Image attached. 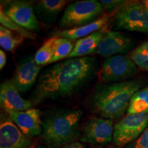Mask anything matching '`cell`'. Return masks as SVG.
Here are the masks:
<instances>
[{
    "instance_id": "6da1fadb",
    "label": "cell",
    "mask_w": 148,
    "mask_h": 148,
    "mask_svg": "<svg viewBox=\"0 0 148 148\" xmlns=\"http://www.w3.org/2000/svg\"><path fill=\"white\" fill-rule=\"evenodd\" d=\"M97 71L98 62L93 57L60 61L40 73L29 100L35 106L75 95L91 82Z\"/></svg>"
},
{
    "instance_id": "7a4b0ae2",
    "label": "cell",
    "mask_w": 148,
    "mask_h": 148,
    "mask_svg": "<svg viewBox=\"0 0 148 148\" xmlns=\"http://www.w3.org/2000/svg\"><path fill=\"white\" fill-rule=\"evenodd\" d=\"M144 84V81L138 79L99 84L90 95L89 107L101 117L112 120L119 119L127 110L133 95Z\"/></svg>"
},
{
    "instance_id": "3957f363",
    "label": "cell",
    "mask_w": 148,
    "mask_h": 148,
    "mask_svg": "<svg viewBox=\"0 0 148 148\" xmlns=\"http://www.w3.org/2000/svg\"><path fill=\"white\" fill-rule=\"evenodd\" d=\"M83 112L79 109L58 108L42 120V136L47 146L57 148L75 142L80 136L78 127Z\"/></svg>"
},
{
    "instance_id": "277c9868",
    "label": "cell",
    "mask_w": 148,
    "mask_h": 148,
    "mask_svg": "<svg viewBox=\"0 0 148 148\" xmlns=\"http://www.w3.org/2000/svg\"><path fill=\"white\" fill-rule=\"evenodd\" d=\"M103 12L100 1L96 0L75 1L64 9L59 21V26L66 29L84 26L96 21Z\"/></svg>"
},
{
    "instance_id": "5b68a950",
    "label": "cell",
    "mask_w": 148,
    "mask_h": 148,
    "mask_svg": "<svg viewBox=\"0 0 148 148\" xmlns=\"http://www.w3.org/2000/svg\"><path fill=\"white\" fill-rule=\"evenodd\" d=\"M114 24L116 29L148 34V9L142 1H127L116 10Z\"/></svg>"
},
{
    "instance_id": "8992f818",
    "label": "cell",
    "mask_w": 148,
    "mask_h": 148,
    "mask_svg": "<svg viewBox=\"0 0 148 148\" xmlns=\"http://www.w3.org/2000/svg\"><path fill=\"white\" fill-rule=\"evenodd\" d=\"M138 66L129 56L116 55L103 61L99 72L101 84H112L130 80L136 75Z\"/></svg>"
},
{
    "instance_id": "52a82bcc",
    "label": "cell",
    "mask_w": 148,
    "mask_h": 148,
    "mask_svg": "<svg viewBox=\"0 0 148 148\" xmlns=\"http://www.w3.org/2000/svg\"><path fill=\"white\" fill-rule=\"evenodd\" d=\"M148 125V112L127 114L114 125L113 143L124 146L132 143L140 136Z\"/></svg>"
},
{
    "instance_id": "ba28073f",
    "label": "cell",
    "mask_w": 148,
    "mask_h": 148,
    "mask_svg": "<svg viewBox=\"0 0 148 148\" xmlns=\"http://www.w3.org/2000/svg\"><path fill=\"white\" fill-rule=\"evenodd\" d=\"M114 126L112 119L92 117L83 127L80 140L82 143L101 145L110 143L113 139Z\"/></svg>"
},
{
    "instance_id": "9c48e42d",
    "label": "cell",
    "mask_w": 148,
    "mask_h": 148,
    "mask_svg": "<svg viewBox=\"0 0 148 148\" xmlns=\"http://www.w3.org/2000/svg\"><path fill=\"white\" fill-rule=\"evenodd\" d=\"M1 8L3 9L2 7ZM4 13L20 26L30 31H38L40 25L30 1H12L3 9Z\"/></svg>"
},
{
    "instance_id": "30bf717a",
    "label": "cell",
    "mask_w": 148,
    "mask_h": 148,
    "mask_svg": "<svg viewBox=\"0 0 148 148\" xmlns=\"http://www.w3.org/2000/svg\"><path fill=\"white\" fill-rule=\"evenodd\" d=\"M134 45V40L130 35L119 31H109L99 43L96 53L106 58L116 55H124Z\"/></svg>"
},
{
    "instance_id": "8fae6325",
    "label": "cell",
    "mask_w": 148,
    "mask_h": 148,
    "mask_svg": "<svg viewBox=\"0 0 148 148\" xmlns=\"http://www.w3.org/2000/svg\"><path fill=\"white\" fill-rule=\"evenodd\" d=\"M42 66L35 62L34 56H30L18 62L12 79L21 93H25L34 86L39 76Z\"/></svg>"
},
{
    "instance_id": "7c38bea8",
    "label": "cell",
    "mask_w": 148,
    "mask_h": 148,
    "mask_svg": "<svg viewBox=\"0 0 148 148\" xmlns=\"http://www.w3.org/2000/svg\"><path fill=\"white\" fill-rule=\"evenodd\" d=\"M32 142L10 118L1 115L0 148H31Z\"/></svg>"
},
{
    "instance_id": "4fadbf2b",
    "label": "cell",
    "mask_w": 148,
    "mask_h": 148,
    "mask_svg": "<svg viewBox=\"0 0 148 148\" xmlns=\"http://www.w3.org/2000/svg\"><path fill=\"white\" fill-rule=\"evenodd\" d=\"M0 104L7 113L27 110L34 106L29 99H25L21 97L20 92L11 79L1 83L0 87Z\"/></svg>"
},
{
    "instance_id": "5bb4252c",
    "label": "cell",
    "mask_w": 148,
    "mask_h": 148,
    "mask_svg": "<svg viewBox=\"0 0 148 148\" xmlns=\"http://www.w3.org/2000/svg\"><path fill=\"white\" fill-rule=\"evenodd\" d=\"M8 114L20 130L28 137L38 136L42 134V120L38 109L31 108L19 112H10Z\"/></svg>"
},
{
    "instance_id": "9a60e30c",
    "label": "cell",
    "mask_w": 148,
    "mask_h": 148,
    "mask_svg": "<svg viewBox=\"0 0 148 148\" xmlns=\"http://www.w3.org/2000/svg\"><path fill=\"white\" fill-rule=\"evenodd\" d=\"M110 19V15L108 14H103L96 21L92 22L84 26L71 29H65L63 30H55L51 33V37L56 38H66L71 40L79 39L100 30L106 26Z\"/></svg>"
},
{
    "instance_id": "2e32d148",
    "label": "cell",
    "mask_w": 148,
    "mask_h": 148,
    "mask_svg": "<svg viewBox=\"0 0 148 148\" xmlns=\"http://www.w3.org/2000/svg\"><path fill=\"white\" fill-rule=\"evenodd\" d=\"M106 34L103 29L97 31L88 36L79 38L75 41V46L68 58L88 56L96 53L98 46Z\"/></svg>"
},
{
    "instance_id": "e0dca14e",
    "label": "cell",
    "mask_w": 148,
    "mask_h": 148,
    "mask_svg": "<svg viewBox=\"0 0 148 148\" xmlns=\"http://www.w3.org/2000/svg\"><path fill=\"white\" fill-rule=\"evenodd\" d=\"M66 3L64 0H41L35 4L34 11L43 23H52L63 10Z\"/></svg>"
},
{
    "instance_id": "ac0fdd59",
    "label": "cell",
    "mask_w": 148,
    "mask_h": 148,
    "mask_svg": "<svg viewBox=\"0 0 148 148\" xmlns=\"http://www.w3.org/2000/svg\"><path fill=\"white\" fill-rule=\"evenodd\" d=\"M75 42L66 38H56L53 43V56L50 63L60 62L62 59L68 58L73 51Z\"/></svg>"
},
{
    "instance_id": "d6986e66",
    "label": "cell",
    "mask_w": 148,
    "mask_h": 148,
    "mask_svg": "<svg viewBox=\"0 0 148 148\" xmlns=\"http://www.w3.org/2000/svg\"><path fill=\"white\" fill-rule=\"evenodd\" d=\"M148 112V86L142 88L133 95L127 114Z\"/></svg>"
},
{
    "instance_id": "ffe728a7",
    "label": "cell",
    "mask_w": 148,
    "mask_h": 148,
    "mask_svg": "<svg viewBox=\"0 0 148 148\" xmlns=\"http://www.w3.org/2000/svg\"><path fill=\"white\" fill-rule=\"evenodd\" d=\"M56 37H51L46 40L34 56V59L36 64L43 66L50 63L53 56V43Z\"/></svg>"
},
{
    "instance_id": "44dd1931",
    "label": "cell",
    "mask_w": 148,
    "mask_h": 148,
    "mask_svg": "<svg viewBox=\"0 0 148 148\" xmlns=\"http://www.w3.org/2000/svg\"><path fill=\"white\" fill-rule=\"evenodd\" d=\"M23 39L22 36H14L12 31L6 27L2 25L0 26V45L5 50L14 51L17 46L23 42Z\"/></svg>"
},
{
    "instance_id": "7402d4cb",
    "label": "cell",
    "mask_w": 148,
    "mask_h": 148,
    "mask_svg": "<svg viewBox=\"0 0 148 148\" xmlns=\"http://www.w3.org/2000/svg\"><path fill=\"white\" fill-rule=\"evenodd\" d=\"M0 23L2 26L6 27L7 29H10L11 31L12 30L17 32L19 34V36L23 37V38H29V39L32 40H34L36 38V36L34 33L23 28V27L20 26L18 24L12 21L4 13L3 9L1 8L0 10Z\"/></svg>"
},
{
    "instance_id": "603a6c76",
    "label": "cell",
    "mask_w": 148,
    "mask_h": 148,
    "mask_svg": "<svg viewBox=\"0 0 148 148\" xmlns=\"http://www.w3.org/2000/svg\"><path fill=\"white\" fill-rule=\"evenodd\" d=\"M130 58L134 61L138 68L148 71V41L144 42L133 50Z\"/></svg>"
},
{
    "instance_id": "cb8c5ba5",
    "label": "cell",
    "mask_w": 148,
    "mask_h": 148,
    "mask_svg": "<svg viewBox=\"0 0 148 148\" xmlns=\"http://www.w3.org/2000/svg\"><path fill=\"white\" fill-rule=\"evenodd\" d=\"M127 1L123 0H101L100 1L104 12H111V11L118 10L121 7L126 3Z\"/></svg>"
},
{
    "instance_id": "d4e9b609",
    "label": "cell",
    "mask_w": 148,
    "mask_h": 148,
    "mask_svg": "<svg viewBox=\"0 0 148 148\" xmlns=\"http://www.w3.org/2000/svg\"><path fill=\"white\" fill-rule=\"evenodd\" d=\"M125 148H148V125L139 137L126 145Z\"/></svg>"
},
{
    "instance_id": "484cf974",
    "label": "cell",
    "mask_w": 148,
    "mask_h": 148,
    "mask_svg": "<svg viewBox=\"0 0 148 148\" xmlns=\"http://www.w3.org/2000/svg\"><path fill=\"white\" fill-rule=\"evenodd\" d=\"M6 64V55L3 50H0V69H2Z\"/></svg>"
},
{
    "instance_id": "4316f807",
    "label": "cell",
    "mask_w": 148,
    "mask_h": 148,
    "mask_svg": "<svg viewBox=\"0 0 148 148\" xmlns=\"http://www.w3.org/2000/svg\"><path fill=\"white\" fill-rule=\"evenodd\" d=\"M62 148H85V146L82 143H79V142L75 141L69 144V145L64 146Z\"/></svg>"
},
{
    "instance_id": "83f0119b",
    "label": "cell",
    "mask_w": 148,
    "mask_h": 148,
    "mask_svg": "<svg viewBox=\"0 0 148 148\" xmlns=\"http://www.w3.org/2000/svg\"><path fill=\"white\" fill-rule=\"evenodd\" d=\"M36 148H53L51 147H49V146L47 145H39L37 146Z\"/></svg>"
},
{
    "instance_id": "f1b7e54d",
    "label": "cell",
    "mask_w": 148,
    "mask_h": 148,
    "mask_svg": "<svg viewBox=\"0 0 148 148\" xmlns=\"http://www.w3.org/2000/svg\"><path fill=\"white\" fill-rule=\"evenodd\" d=\"M142 3H143L144 5L148 9V0H145V1H142Z\"/></svg>"
},
{
    "instance_id": "f546056e",
    "label": "cell",
    "mask_w": 148,
    "mask_h": 148,
    "mask_svg": "<svg viewBox=\"0 0 148 148\" xmlns=\"http://www.w3.org/2000/svg\"><path fill=\"white\" fill-rule=\"evenodd\" d=\"M111 148H121L119 147H118V146H116V147H111Z\"/></svg>"
}]
</instances>
